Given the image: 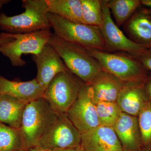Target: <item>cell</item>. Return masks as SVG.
Returning a JSON list of instances; mask_svg holds the SVG:
<instances>
[{
  "label": "cell",
  "instance_id": "6da1fadb",
  "mask_svg": "<svg viewBox=\"0 0 151 151\" xmlns=\"http://www.w3.org/2000/svg\"><path fill=\"white\" fill-rule=\"evenodd\" d=\"M59 113L43 97L27 104L19 129L23 149L27 151L39 146L41 138L57 121Z\"/></svg>",
  "mask_w": 151,
  "mask_h": 151
},
{
  "label": "cell",
  "instance_id": "7a4b0ae2",
  "mask_svg": "<svg viewBox=\"0 0 151 151\" xmlns=\"http://www.w3.org/2000/svg\"><path fill=\"white\" fill-rule=\"evenodd\" d=\"M70 72L88 84L103 70L97 60L81 47L61 39L52 34L48 42Z\"/></svg>",
  "mask_w": 151,
  "mask_h": 151
},
{
  "label": "cell",
  "instance_id": "3957f363",
  "mask_svg": "<svg viewBox=\"0 0 151 151\" xmlns=\"http://www.w3.org/2000/svg\"><path fill=\"white\" fill-rule=\"evenodd\" d=\"M22 13L13 16L0 14V28L12 34L29 33L51 28L46 0H23Z\"/></svg>",
  "mask_w": 151,
  "mask_h": 151
},
{
  "label": "cell",
  "instance_id": "277c9868",
  "mask_svg": "<svg viewBox=\"0 0 151 151\" xmlns=\"http://www.w3.org/2000/svg\"><path fill=\"white\" fill-rule=\"evenodd\" d=\"M47 17L54 34L61 39L88 50L105 51V40L99 27L69 21L50 13Z\"/></svg>",
  "mask_w": 151,
  "mask_h": 151
},
{
  "label": "cell",
  "instance_id": "5b68a950",
  "mask_svg": "<svg viewBox=\"0 0 151 151\" xmlns=\"http://www.w3.org/2000/svg\"><path fill=\"white\" fill-rule=\"evenodd\" d=\"M88 51L103 70L124 82H142L150 73L137 58L127 52H108L94 50Z\"/></svg>",
  "mask_w": 151,
  "mask_h": 151
},
{
  "label": "cell",
  "instance_id": "8992f818",
  "mask_svg": "<svg viewBox=\"0 0 151 151\" xmlns=\"http://www.w3.org/2000/svg\"><path fill=\"white\" fill-rule=\"evenodd\" d=\"M82 82L68 69L60 72L50 82L43 98L57 113H66L78 97Z\"/></svg>",
  "mask_w": 151,
  "mask_h": 151
},
{
  "label": "cell",
  "instance_id": "52a82bcc",
  "mask_svg": "<svg viewBox=\"0 0 151 151\" xmlns=\"http://www.w3.org/2000/svg\"><path fill=\"white\" fill-rule=\"evenodd\" d=\"M9 34L14 39L0 46V53L9 58L13 66L22 67L27 63L22 59V55L38 54L53 33L50 30H44L29 33Z\"/></svg>",
  "mask_w": 151,
  "mask_h": 151
},
{
  "label": "cell",
  "instance_id": "ba28073f",
  "mask_svg": "<svg viewBox=\"0 0 151 151\" xmlns=\"http://www.w3.org/2000/svg\"><path fill=\"white\" fill-rule=\"evenodd\" d=\"M81 134L100 126L90 87L82 82L78 97L65 113Z\"/></svg>",
  "mask_w": 151,
  "mask_h": 151
},
{
  "label": "cell",
  "instance_id": "9c48e42d",
  "mask_svg": "<svg viewBox=\"0 0 151 151\" xmlns=\"http://www.w3.org/2000/svg\"><path fill=\"white\" fill-rule=\"evenodd\" d=\"M81 146V134L65 113H60L57 121L41 139L39 146L52 151Z\"/></svg>",
  "mask_w": 151,
  "mask_h": 151
},
{
  "label": "cell",
  "instance_id": "30bf717a",
  "mask_svg": "<svg viewBox=\"0 0 151 151\" xmlns=\"http://www.w3.org/2000/svg\"><path fill=\"white\" fill-rule=\"evenodd\" d=\"M101 1L103 24L100 28L105 40L106 50L108 52H123L137 57L146 48L130 40L113 21L111 13L105 0Z\"/></svg>",
  "mask_w": 151,
  "mask_h": 151
},
{
  "label": "cell",
  "instance_id": "8fae6325",
  "mask_svg": "<svg viewBox=\"0 0 151 151\" xmlns=\"http://www.w3.org/2000/svg\"><path fill=\"white\" fill-rule=\"evenodd\" d=\"M32 58L37 68L36 79L44 90L55 76L68 70L61 58L48 43Z\"/></svg>",
  "mask_w": 151,
  "mask_h": 151
},
{
  "label": "cell",
  "instance_id": "7c38bea8",
  "mask_svg": "<svg viewBox=\"0 0 151 151\" xmlns=\"http://www.w3.org/2000/svg\"><path fill=\"white\" fill-rule=\"evenodd\" d=\"M123 27L130 40L146 49L151 48V9L141 5Z\"/></svg>",
  "mask_w": 151,
  "mask_h": 151
},
{
  "label": "cell",
  "instance_id": "4fadbf2b",
  "mask_svg": "<svg viewBox=\"0 0 151 151\" xmlns=\"http://www.w3.org/2000/svg\"><path fill=\"white\" fill-rule=\"evenodd\" d=\"M84 151H123L113 127L99 126L81 134Z\"/></svg>",
  "mask_w": 151,
  "mask_h": 151
},
{
  "label": "cell",
  "instance_id": "5bb4252c",
  "mask_svg": "<svg viewBox=\"0 0 151 151\" xmlns=\"http://www.w3.org/2000/svg\"><path fill=\"white\" fill-rule=\"evenodd\" d=\"M113 128L123 151H143L137 116L122 113Z\"/></svg>",
  "mask_w": 151,
  "mask_h": 151
},
{
  "label": "cell",
  "instance_id": "9a60e30c",
  "mask_svg": "<svg viewBox=\"0 0 151 151\" xmlns=\"http://www.w3.org/2000/svg\"><path fill=\"white\" fill-rule=\"evenodd\" d=\"M124 81L102 70L88 84L91 89L94 103L116 102Z\"/></svg>",
  "mask_w": 151,
  "mask_h": 151
},
{
  "label": "cell",
  "instance_id": "2e32d148",
  "mask_svg": "<svg viewBox=\"0 0 151 151\" xmlns=\"http://www.w3.org/2000/svg\"><path fill=\"white\" fill-rule=\"evenodd\" d=\"M44 91L36 78L27 81H14L0 76V94H7L27 104L43 97Z\"/></svg>",
  "mask_w": 151,
  "mask_h": 151
},
{
  "label": "cell",
  "instance_id": "e0dca14e",
  "mask_svg": "<svg viewBox=\"0 0 151 151\" xmlns=\"http://www.w3.org/2000/svg\"><path fill=\"white\" fill-rule=\"evenodd\" d=\"M142 82H124L116 102L123 113L138 116L148 102L144 92Z\"/></svg>",
  "mask_w": 151,
  "mask_h": 151
},
{
  "label": "cell",
  "instance_id": "ac0fdd59",
  "mask_svg": "<svg viewBox=\"0 0 151 151\" xmlns=\"http://www.w3.org/2000/svg\"><path fill=\"white\" fill-rule=\"evenodd\" d=\"M26 104L7 94H0V123L19 129Z\"/></svg>",
  "mask_w": 151,
  "mask_h": 151
},
{
  "label": "cell",
  "instance_id": "d6986e66",
  "mask_svg": "<svg viewBox=\"0 0 151 151\" xmlns=\"http://www.w3.org/2000/svg\"><path fill=\"white\" fill-rule=\"evenodd\" d=\"M48 13L69 21L84 24L81 0H46Z\"/></svg>",
  "mask_w": 151,
  "mask_h": 151
},
{
  "label": "cell",
  "instance_id": "ffe728a7",
  "mask_svg": "<svg viewBox=\"0 0 151 151\" xmlns=\"http://www.w3.org/2000/svg\"><path fill=\"white\" fill-rule=\"evenodd\" d=\"M118 27L123 26L141 5L140 0H105Z\"/></svg>",
  "mask_w": 151,
  "mask_h": 151
},
{
  "label": "cell",
  "instance_id": "44dd1931",
  "mask_svg": "<svg viewBox=\"0 0 151 151\" xmlns=\"http://www.w3.org/2000/svg\"><path fill=\"white\" fill-rule=\"evenodd\" d=\"M22 149L19 129L0 123V151H19Z\"/></svg>",
  "mask_w": 151,
  "mask_h": 151
},
{
  "label": "cell",
  "instance_id": "7402d4cb",
  "mask_svg": "<svg viewBox=\"0 0 151 151\" xmlns=\"http://www.w3.org/2000/svg\"><path fill=\"white\" fill-rule=\"evenodd\" d=\"M100 126L113 127L123 113L117 102L95 103Z\"/></svg>",
  "mask_w": 151,
  "mask_h": 151
},
{
  "label": "cell",
  "instance_id": "603a6c76",
  "mask_svg": "<svg viewBox=\"0 0 151 151\" xmlns=\"http://www.w3.org/2000/svg\"><path fill=\"white\" fill-rule=\"evenodd\" d=\"M82 17L84 24L100 28L103 24V12L101 1L81 0Z\"/></svg>",
  "mask_w": 151,
  "mask_h": 151
},
{
  "label": "cell",
  "instance_id": "cb8c5ba5",
  "mask_svg": "<svg viewBox=\"0 0 151 151\" xmlns=\"http://www.w3.org/2000/svg\"><path fill=\"white\" fill-rule=\"evenodd\" d=\"M137 117L143 148L151 150V102L146 103Z\"/></svg>",
  "mask_w": 151,
  "mask_h": 151
},
{
  "label": "cell",
  "instance_id": "d4e9b609",
  "mask_svg": "<svg viewBox=\"0 0 151 151\" xmlns=\"http://www.w3.org/2000/svg\"><path fill=\"white\" fill-rule=\"evenodd\" d=\"M136 58L145 69L151 73V48L145 50Z\"/></svg>",
  "mask_w": 151,
  "mask_h": 151
},
{
  "label": "cell",
  "instance_id": "484cf974",
  "mask_svg": "<svg viewBox=\"0 0 151 151\" xmlns=\"http://www.w3.org/2000/svg\"><path fill=\"white\" fill-rule=\"evenodd\" d=\"M142 87L147 100L149 102H151V73H149L143 81Z\"/></svg>",
  "mask_w": 151,
  "mask_h": 151
},
{
  "label": "cell",
  "instance_id": "4316f807",
  "mask_svg": "<svg viewBox=\"0 0 151 151\" xmlns=\"http://www.w3.org/2000/svg\"><path fill=\"white\" fill-rule=\"evenodd\" d=\"M14 38L9 35L7 33H2L0 34V46L12 40Z\"/></svg>",
  "mask_w": 151,
  "mask_h": 151
},
{
  "label": "cell",
  "instance_id": "83f0119b",
  "mask_svg": "<svg viewBox=\"0 0 151 151\" xmlns=\"http://www.w3.org/2000/svg\"><path fill=\"white\" fill-rule=\"evenodd\" d=\"M51 151H84L81 147V146L77 147L72 148L57 149Z\"/></svg>",
  "mask_w": 151,
  "mask_h": 151
},
{
  "label": "cell",
  "instance_id": "f1b7e54d",
  "mask_svg": "<svg viewBox=\"0 0 151 151\" xmlns=\"http://www.w3.org/2000/svg\"><path fill=\"white\" fill-rule=\"evenodd\" d=\"M142 5L151 9V0H141Z\"/></svg>",
  "mask_w": 151,
  "mask_h": 151
},
{
  "label": "cell",
  "instance_id": "f546056e",
  "mask_svg": "<svg viewBox=\"0 0 151 151\" xmlns=\"http://www.w3.org/2000/svg\"><path fill=\"white\" fill-rule=\"evenodd\" d=\"M27 151H50L48 150H45L42 148L41 147L39 146H37V147H35L32 148H31L27 150Z\"/></svg>",
  "mask_w": 151,
  "mask_h": 151
},
{
  "label": "cell",
  "instance_id": "4dcf8cb0",
  "mask_svg": "<svg viewBox=\"0 0 151 151\" xmlns=\"http://www.w3.org/2000/svg\"><path fill=\"white\" fill-rule=\"evenodd\" d=\"M9 2V1H7V0H0V12H1V9L3 6Z\"/></svg>",
  "mask_w": 151,
  "mask_h": 151
},
{
  "label": "cell",
  "instance_id": "1f68e13d",
  "mask_svg": "<svg viewBox=\"0 0 151 151\" xmlns=\"http://www.w3.org/2000/svg\"><path fill=\"white\" fill-rule=\"evenodd\" d=\"M143 151H151V150L149 149H144Z\"/></svg>",
  "mask_w": 151,
  "mask_h": 151
},
{
  "label": "cell",
  "instance_id": "d6a6232c",
  "mask_svg": "<svg viewBox=\"0 0 151 151\" xmlns=\"http://www.w3.org/2000/svg\"><path fill=\"white\" fill-rule=\"evenodd\" d=\"M19 151H27L26 150H24V149H22L21 150H19Z\"/></svg>",
  "mask_w": 151,
  "mask_h": 151
}]
</instances>
